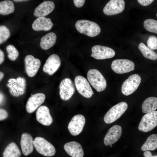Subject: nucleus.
Masks as SVG:
<instances>
[{
  "mask_svg": "<svg viewBox=\"0 0 157 157\" xmlns=\"http://www.w3.org/2000/svg\"><path fill=\"white\" fill-rule=\"evenodd\" d=\"M4 76L3 73L1 72H0V81L2 79Z\"/></svg>",
  "mask_w": 157,
  "mask_h": 157,
  "instance_id": "4c0bfd02",
  "label": "nucleus"
},
{
  "mask_svg": "<svg viewBox=\"0 0 157 157\" xmlns=\"http://www.w3.org/2000/svg\"><path fill=\"white\" fill-rule=\"evenodd\" d=\"M20 145L23 154L27 156L33 151V140L32 136L27 133H23L21 136Z\"/></svg>",
  "mask_w": 157,
  "mask_h": 157,
  "instance_id": "aec40b11",
  "label": "nucleus"
},
{
  "mask_svg": "<svg viewBox=\"0 0 157 157\" xmlns=\"http://www.w3.org/2000/svg\"><path fill=\"white\" fill-rule=\"evenodd\" d=\"M53 24L49 18L45 17L37 18L33 22L32 27L35 31H48L52 28Z\"/></svg>",
  "mask_w": 157,
  "mask_h": 157,
  "instance_id": "412c9836",
  "label": "nucleus"
},
{
  "mask_svg": "<svg viewBox=\"0 0 157 157\" xmlns=\"http://www.w3.org/2000/svg\"><path fill=\"white\" fill-rule=\"evenodd\" d=\"M59 94L60 98L64 101L69 100L74 94L75 89L71 80L65 78L62 80L59 85Z\"/></svg>",
  "mask_w": 157,
  "mask_h": 157,
  "instance_id": "1a4fd4ad",
  "label": "nucleus"
},
{
  "mask_svg": "<svg viewBox=\"0 0 157 157\" xmlns=\"http://www.w3.org/2000/svg\"><path fill=\"white\" fill-rule=\"evenodd\" d=\"M3 94L1 93H0V104H1V103H2L3 100Z\"/></svg>",
  "mask_w": 157,
  "mask_h": 157,
  "instance_id": "e433bc0d",
  "label": "nucleus"
},
{
  "mask_svg": "<svg viewBox=\"0 0 157 157\" xmlns=\"http://www.w3.org/2000/svg\"><path fill=\"white\" fill-rule=\"evenodd\" d=\"M144 157H157V155L152 156L151 153L148 151H146L143 153Z\"/></svg>",
  "mask_w": 157,
  "mask_h": 157,
  "instance_id": "f704fd0d",
  "label": "nucleus"
},
{
  "mask_svg": "<svg viewBox=\"0 0 157 157\" xmlns=\"http://www.w3.org/2000/svg\"><path fill=\"white\" fill-rule=\"evenodd\" d=\"M157 126V111H154L145 114L142 117L138 129L145 132H149Z\"/></svg>",
  "mask_w": 157,
  "mask_h": 157,
  "instance_id": "39448f33",
  "label": "nucleus"
},
{
  "mask_svg": "<svg viewBox=\"0 0 157 157\" xmlns=\"http://www.w3.org/2000/svg\"><path fill=\"white\" fill-rule=\"evenodd\" d=\"M75 26L78 32L90 37H95L101 32V28L97 23L87 20H79Z\"/></svg>",
  "mask_w": 157,
  "mask_h": 157,
  "instance_id": "f257e3e1",
  "label": "nucleus"
},
{
  "mask_svg": "<svg viewBox=\"0 0 157 157\" xmlns=\"http://www.w3.org/2000/svg\"><path fill=\"white\" fill-rule=\"evenodd\" d=\"M144 26L147 31L157 34V21L153 19H148L144 22Z\"/></svg>",
  "mask_w": 157,
  "mask_h": 157,
  "instance_id": "cd10ccee",
  "label": "nucleus"
},
{
  "mask_svg": "<svg viewBox=\"0 0 157 157\" xmlns=\"http://www.w3.org/2000/svg\"><path fill=\"white\" fill-rule=\"evenodd\" d=\"M156 17H157V13L156 14Z\"/></svg>",
  "mask_w": 157,
  "mask_h": 157,
  "instance_id": "a19ab883",
  "label": "nucleus"
},
{
  "mask_svg": "<svg viewBox=\"0 0 157 157\" xmlns=\"http://www.w3.org/2000/svg\"><path fill=\"white\" fill-rule=\"evenodd\" d=\"M88 79L92 86L98 92L102 91L106 88V81L101 73L96 69H90L87 74Z\"/></svg>",
  "mask_w": 157,
  "mask_h": 157,
  "instance_id": "f03ea898",
  "label": "nucleus"
},
{
  "mask_svg": "<svg viewBox=\"0 0 157 157\" xmlns=\"http://www.w3.org/2000/svg\"><path fill=\"white\" fill-rule=\"evenodd\" d=\"M55 7L54 3L51 1H44L35 9L33 15L36 17H44L51 13Z\"/></svg>",
  "mask_w": 157,
  "mask_h": 157,
  "instance_id": "6ab92c4d",
  "label": "nucleus"
},
{
  "mask_svg": "<svg viewBox=\"0 0 157 157\" xmlns=\"http://www.w3.org/2000/svg\"><path fill=\"white\" fill-rule=\"evenodd\" d=\"M13 2L10 0H4L0 2V14L6 15L13 13L15 10Z\"/></svg>",
  "mask_w": 157,
  "mask_h": 157,
  "instance_id": "a878e982",
  "label": "nucleus"
},
{
  "mask_svg": "<svg viewBox=\"0 0 157 157\" xmlns=\"http://www.w3.org/2000/svg\"><path fill=\"white\" fill-rule=\"evenodd\" d=\"M64 148L67 153L72 157H83L84 153L81 144L76 141L66 143Z\"/></svg>",
  "mask_w": 157,
  "mask_h": 157,
  "instance_id": "a211bd4d",
  "label": "nucleus"
},
{
  "mask_svg": "<svg viewBox=\"0 0 157 157\" xmlns=\"http://www.w3.org/2000/svg\"><path fill=\"white\" fill-rule=\"evenodd\" d=\"M21 153L18 147L14 142L10 143L3 153V157H20Z\"/></svg>",
  "mask_w": 157,
  "mask_h": 157,
  "instance_id": "b1692460",
  "label": "nucleus"
},
{
  "mask_svg": "<svg viewBox=\"0 0 157 157\" xmlns=\"http://www.w3.org/2000/svg\"><path fill=\"white\" fill-rule=\"evenodd\" d=\"M57 39L56 34L53 32H50L43 36L41 39L40 45L44 50L49 49L55 44Z\"/></svg>",
  "mask_w": 157,
  "mask_h": 157,
  "instance_id": "4be33fe9",
  "label": "nucleus"
},
{
  "mask_svg": "<svg viewBox=\"0 0 157 157\" xmlns=\"http://www.w3.org/2000/svg\"><path fill=\"white\" fill-rule=\"evenodd\" d=\"M10 33L9 28L6 26H0V44L5 42L10 36Z\"/></svg>",
  "mask_w": 157,
  "mask_h": 157,
  "instance_id": "c85d7f7f",
  "label": "nucleus"
},
{
  "mask_svg": "<svg viewBox=\"0 0 157 157\" xmlns=\"http://www.w3.org/2000/svg\"><path fill=\"white\" fill-rule=\"evenodd\" d=\"M138 49L145 58L153 60L157 59V54L143 43L141 42L139 44Z\"/></svg>",
  "mask_w": 157,
  "mask_h": 157,
  "instance_id": "bb28decb",
  "label": "nucleus"
},
{
  "mask_svg": "<svg viewBox=\"0 0 157 157\" xmlns=\"http://www.w3.org/2000/svg\"><path fill=\"white\" fill-rule=\"evenodd\" d=\"M33 145L36 151L44 156L51 157L55 154L56 149L54 146L43 138L36 137L33 140Z\"/></svg>",
  "mask_w": 157,
  "mask_h": 157,
  "instance_id": "20e7f679",
  "label": "nucleus"
},
{
  "mask_svg": "<svg viewBox=\"0 0 157 157\" xmlns=\"http://www.w3.org/2000/svg\"><path fill=\"white\" fill-rule=\"evenodd\" d=\"M74 83L78 92L84 97H91L94 92L87 80L83 76L78 75L74 79Z\"/></svg>",
  "mask_w": 157,
  "mask_h": 157,
  "instance_id": "6e6552de",
  "label": "nucleus"
},
{
  "mask_svg": "<svg viewBox=\"0 0 157 157\" xmlns=\"http://www.w3.org/2000/svg\"><path fill=\"white\" fill-rule=\"evenodd\" d=\"M142 112L145 113L155 111L157 109V98L150 97L147 98L142 103Z\"/></svg>",
  "mask_w": 157,
  "mask_h": 157,
  "instance_id": "5701e85b",
  "label": "nucleus"
},
{
  "mask_svg": "<svg viewBox=\"0 0 157 157\" xmlns=\"http://www.w3.org/2000/svg\"><path fill=\"white\" fill-rule=\"evenodd\" d=\"M110 145V147H112V145Z\"/></svg>",
  "mask_w": 157,
  "mask_h": 157,
  "instance_id": "ea45409f",
  "label": "nucleus"
},
{
  "mask_svg": "<svg viewBox=\"0 0 157 157\" xmlns=\"http://www.w3.org/2000/svg\"><path fill=\"white\" fill-rule=\"evenodd\" d=\"M147 44L148 47L151 50L157 49V37L154 36H151L148 38Z\"/></svg>",
  "mask_w": 157,
  "mask_h": 157,
  "instance_id": "7c9ffc66",
  "label": "nucleus"
},
{
  "mask_svg": "<svg viewBox=\"0 0 157 157\" xmlns=\"http://www.w3.org/2000/svg\"><path fill=\"white\" fill-rule=\"evenodd\" d=\"M31 95L26 105V111L29 113L34 111L44 103L45 99V96L42 93H37Z\"/></svg>",
  "mask_w": 157,
  "mask_h": 157,
  "instance_id": "2eb2a0df",
  "label": "nucleus"
},
{
  "mask_svg": "<svg viewBox=\"0 0 157 157\" xmlns=\"http://www.w3.org/2000/svg\"><path fill=\"white\" fill-rule=\"evenodd\" d=\"M125 1L123 0H111L104 7L103 11L107 15H113L120 13L125 8Z\"/></svg>",
  "mask_w": 157,
  "mask_h": 157,
  "instance_id": "9b49d317",
  "label": "nucleus"
},
{
  "mask_svg": "<svg viewBox=\"0 0 157 157\" xmlns=\"http://www.w3.org/2000/svg\"><path fill=\"white\" fill-rule=\"evenodd\" d=\"M127 103L125 102H120L111 107L105 115L104 119L105 123L110 124L119 118L127 110Z\"/></svg>",
  "mask_w": 157,
  "mask_h": 157,
  "instance_id": "7ed1b4c3",
  "label": "nucleus"
},
{
  "mask_svg": "<svg viewBox=\"0 0 157 157\" xmlns=\"http://www.w3.org/2000/svg\"><path fill=\"white\" fill-rule=\"evenodd\" d=\"M36 115L37 121L44 125L49 126L53 122L49 109L46 106L40 107L36 111Z\"/></svg>",
  "mask_w": 157,
  "mask_h": 157,
  "instance_id": "f3484780",
  "label": "nucleus"
},
{
  "mask_svg": "<svg viewBox=\"0 0 157 157\" xmlns=\"http://www.w3.org/2000/svg\"><path fill=\"white\" fill-rule=\"evenodd\" d=\"M122 133L121 127L114 125L108 131L104 138V143L106 146L111 145L116 142L120 138Z\"/></svg>",
  "mask_w": 157,
  "mask_h": 157,
  "instance_id": "dca6fc26",
  "label": "nucleus"
},
{
  "mask_svg": "<svg viewBox=\"0 0 157 157\" xmlns=\"http://www.w3.org/2000/svg\"><path fill=\"white\" fill-rule=\"evenodd\" d=\"M26 72L30 77L34 76L36 74L41 65V61L35 58L32 55L26 56L24 59Z\"/></svg>",
  "mask_w": 157,
  "mask_h": 157,
  "instance_id": "ddd939ff",
  "label": "nucleus"
},
{
  "mask_svg": "<svg viewBox=\"0 0 157 157\" xmlns=\"http://www.w3.org/2000/svg\"><path fill=\"white\" fill-rule=\"evenodd\" d=\"M135 66L133 62L126 59L115 60L111 65L113 70L118 74H124L133 71L135 69Z\"/></svg>",
  "mask_w": 157,
  "mask_h": 157,
  "instance_id": "0eeeda50",
  "label": "nucleus"
},
{
  "mask_svg": "<svg viewBox=\"0 0 157 157\" xmlns=\"http://www.w3.org/2000/svg\"><path fill=\"white\" fill-rule=\"evenodd\" d=\"M157 148V134H153L147 138L142 145L141 150L142 151L154 150Z\"/></svg>",
  "mask_w": 157,
  "mask_h": 157,
  "instance_id": "393cba45",
  "label": "nucleus"
},
{
  "mask_svg": "<svg viewBox=\"0 0 157 157\" xmlns=\"http://www.w3.org/2000/svg\"><path fill=\"white\" fill-rule=\"evenodd\" d=\"M141 82V77L138 74L131 75L123 82L121 88L122 93L126 96L131 94L137 90Z\"/></svg>",
  "mask_w": 157,
  "mask_h": 157,
  "instance_id": "423d86ee",
  "label": "nucleus"
},
{
  "mask_svg": "<svg viewBox=\"0 0 157 157\" xmlns=\"http://www.w3.org/2000/svg\"><path fill=\"white\" fill-rule=\"evenodd\" d=\"M154 0H138V3L141 5L146 6L151 3Z\"/></svg>",
  "mask_w": 157,
  "mask_h": 157,
  "instance_id": "72a5a7b5",
  "label": "nucleus"
},
{
  "mask_svg": "<svg viewBox=\"0 0 157 157\" xmlns=\"http://www.w3.org/2000/svg\"><path fill=\"white\" fill-rule=\"evenodd\" d=\"M91 50L92 53L91 56L97 60L111 58L115 55V52L113 49L104 46H94L92 47Z\"/></svg>",
  "mask_w": 157,
  "mask_h": 157,
  "instance_id": "9d476101",
  "label": "nucleus"
},
{
  "mask_svg": "<svg viewBox=\"0 0 157 157\" xmlns=\"http://www.w3.org/2000/svg\"><path fill=\"white\" fill-rule=\"evenodd\" d=\"M28 0H13V1H15V2H23V1H27Z\"/></svg>",
  "mask_w": 157,
  "mask_h": 157,
  "instance_id": "58836bf2",
  "label": "nucleus"
},
{
  "mask_svg": "<svg viewBox=\"0 0 157 157\" xmlns=\"http://www.w3.org/2000/svg\"><path fill=\"white\" fill-rule=\"evenodd\" d=\"M74 3L75 6L77 8H80L84 5L85 0H74Z\"/></svg>",
  "mask_w": 157,
  "mask_h": 157,
  "instance_id": "473e14b6",
  "label": "nucleus"
},
{
  "mask_svg": "<svg viewBox=\"0 0 157 157\" xmlns=\"http://www.w3.org/2000/svg\"><path fill=\"white\" fill-rule=\"evenodd\" d=\"M8 58L11 60L14 61L18 58L19 53L17 50L13 45H8L6 47Z\"/></svg>",
  "mask_w": 157,
  "mask_h": 157,
  "instance_id": "c756f323",
  "label": "nucleus"
},
{
  "mask_svg": "<svg viewBox=\"0 0 157 157\" xmlns=\"http://www.w3.org/2000/svg\"><path fill=\"white\" fill-rule=\"evenodd\" d=\"M4 59V55L3 51L0 49V64L1 65L3 62Z\"/></svg>",
  "mask_w": 157,
  "mask_h": 157,
  "instance_id": "c9c22d12",
  "label": "nucleus"
},
{
  "mask_svg": "<svg viewBox=\"0 0 157 157\" xmlns=\"http://www.w3.org/2000/svg\"><path fill=\"white\" fill-rule=\"evenodd\" d=\"M8 114L7 111L4 109H0V120L1 121L6 119L8 117Z\"/></svg>",
  "mask_w": 157,
  "mask_h": 157,
  "instance_id": "2f4dec72",
  "label": "nucleus"
},
{
  "mask_svg": "<svg viewBox=\"0 0 157 157\" xmlns=\"http://www.w3.org/2000/svg\"><path fill=\"white\" fill-rule=\"evenodd\" d=\"M61 60L57 54H53L47 60L43 67V71L49 75L54 74L60 67Z\"/></svg>",
  "mask_w": 157,
  "mask_h": 157,
  "instance_id": "4468645a",
  "label": "nucleus"
},
{
  "mask_svg": "<svg viewBox=\"0 0 157 157\" xmlns=\"http://www.w3.org/2000/svg\"><path fill=\"white\" fill-rule=\"evenodd\" d=\"M85 123L84 117L81 114L74 116L69 122L68 128L73 135H79L82 131Z\"/></svg>",
  "mask_w": 157,
  "mask_h": 157,
  "instance_id": "f8f14e48",
  "label": "nucleus"
}]
</instances>
